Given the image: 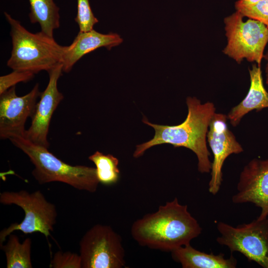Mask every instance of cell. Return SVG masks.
Here are the masks:
<instances>
[{
    "mask_svg": "<svg viewBox=\"0 0 268 268\" xmlns=\"http://www.w3.org/2000/svg\"><path fill=\"white\" fill-rule=\"evenodd\" d=\"M235 7L244 17L259 21L268 27V0H261L255 3L239 0L235 2Z\"/></svg>",
    "mask_w": 268,
    "mask_h": 268,
    "instance_id": "obj_19",
    "label": "cell"
},
{
    "mask_svg": "<svg viewBox=\"0 0 268 268\" xmlns=\"http://www.w3.org/2000/svg\"><path fill=\"white\" fill-rule=\"evenodd\" d=\"M201 231L187 205L181 204L177 198L135 220L131 230L133 239L141 246L170 252L190 244Z\"/></svg>",
    "mask_w": 268,
    "mask_h": 268,
    "instance_id": "obj_2",
    "label": "cell"
},
{
    "mask_svg": "<svg viewBox=\"0 0 268 268\" xmlns=\"http://www.w3.org/2000/svg\"><path fill=\"white\" fill-rule=\"evenodd\" d=\"M122 42L123 39L117 33L102 34L93 29L85 32L79 31L71 44L66 46L63 58V71L69 72L82 57L99 48L110 50Z\"/></svg>",
    "mask_w": 268,
    "mask_h": 268,
    "instance_id": "obj_13",
    "label": "cell"
},
{
    "mask_svg": "<svg viewBox=\"0 0 268 268\" xmlns=\"http://www.w3.org/2000/svg\"><path fill=\"white\" fill-rule=\"evenodd\" d=\"M216 227L220 234L216 238L219 244L227 247L231 253H241L249 261L268 268V217L236 226L219 222Z\"/></svg>",
    "mask_w": 268,
    "mask_h": 268,
    "instance_id": "obj_7",
    "label": "cell"
},
{
    "mask_svg": "<svg viewBox=\"0 0 268 268\" xmlns=\"http://www.w3.org/2000/svg\"><path fill=\"white\" fill-rule=\"evenodd\" d=\"M63 65L60 64L51 69L49 82L44 91L41 92L32 117L31 125L25 131L26 139L32 143L49 148L50 144L47 135L52 116L57 107L63 99L64 96L57 86L58 79L62 74Z\"/></svg>",
    "mask_w": 268,
    "mask_h": 268,
    "instance_id": "obj_12",
    "label": "cell"
},
{
    "mask_svg": "<svg viewBox=\"0 0 268 268\" xmlns=\"http://www.w3.org/2000/svg\"><path fill=\"white\" fill-rule=\"evenodd\" d=\"M232 201L237 204L253 203L261 208L258 219L268 217V158H254L244 167Z\"/></svg>",
    "mask_w": 268,
    "mask_h": 268,
    "instance_id": "obj_11",
    "label": "cell"
},
{
    "mask_svg": "<svg viewBox=\"0 0 268 268\" xmlns=\"http://www.w3.org/2000/svg\"><path fill=\"white\" fill-rule=\"evenodd\" d=\"M10 26L12 48L7 66L13 69L36 74L47 72L63 63L66 46L59 45L54 39L42 31L33 33L20 21L4 13Z\"/></svg>",
    "mask_w": 268,
    "mask_h": 268,
    "instance_id": "obj_3",
    "label": "cell"
},
{
    "mask_svg": "<svg viewBox=\"0 0 268 268\" xmlns=\"http://www.w3.org/2000/svg\"><path fill=\"white\" fill-rule=\"evenodd\" d=\"M31 23H39L41 31L54 37L55 29L60 27L59 8L54 0H29Z\"/></svg>",
    "mask_w": 268,
    "mask_h": 268,
    "instance_id": "obj_16",
    "label": "cell"
},
{
    "mask_svg": "<svg viewBox=\"0 0 268 268\" xmlns=\"http://www.w3.org/2000/svg\"><path fill=\"white\" fill-rule=\"evenodd\" d=\"M50 268H82L79 254L71 252L61 251L55 253L51 260Z\"/></svg>",
    "mask_w": 268,
    "mask_h": 268,
    "instance_id": "obj_21",
    "label": "cell"
},
{
    "mask_svg": "<svg viewBox=\"0 0 268 268\" xmlns=\"http://www.w3.org/2000/svg\"><path fill=\"white\" fill-rule=\"evenodd\" d=\"M8 237L6 243L0 245L6 257V268H32L31 239L27 238L21 243L12 233Z\"/></svg>",
    "mask_w": 268,
    "mask_h": 268,
    "instance_id": "obj_17",
    "label": "cell"
},
{
    "mask_svg": "<svg viewBox=\"0 0 268 268\" xmlns=\"http://www.w3.org/2000/svg\"><path fill=\"white\" fill-rule=\"evenodd\" d=\"M35 74L28 71L13 70L12 72L0 77V94L15 86L19 82H26L32 80Z\"/></svg>",
    "mask_w": 268,
    "mask_h": 268,
    "instance_id": "obj_22",
    "label": "cell"
},
{
    "mask_svg": "<svg viewBox=\"0 0 268 268\" xmlns=\"http://www.w3.org/2000/svg\"><path fill=\"white\" fill-rule=\"evenodd\" d=\"M244 2H246L247 3H256L261 0H240Z\"/></svg>",
    "mask_w": 268,
    "mask_h": 268,
    "instance_id": "obj_24",
    "label": "cell"
},
{
    "mask_svg": "<svg viewBox=\"0 0 268 268\" xmlns=\"http://www.w3.org/2000/svg\"><path fill=\"white\" fill-rule=\"evenodd\" d=\"M188 114L181 124L174 126L161 125L149 122L143 118V123L155 131L150 140L136 145L134 158L142 156L148 149L155 145L170 144L175 147H184L191 150L198 159V170L201 173L210 172L212 162L207 146V134L211 121L216 113L214 104L211 102L201 103L196 97L186 99Z\"/></svg>",
    "mask_w": 268,
    "mask_h": 268,
    "instance_id": "obj_1",
    "label": "cell"
},
{
    "mask_svg": "<svg viewBox=\"0 0 268 268\" xmlns=\"http://www.w3.org/2000/svg\"><path fill=\"white\" fill-rule=\"evenodd\" d=\"M227 115L215 113L209 125L207 141L213 155L208 183V191L213 195L219 192L223 181L222 167L227 158L243 151L242 145L228 128Z\"/></svg>",
    "mask_w": 268,
    "mask_h": 268,
    "instance_id": "obj_10",
    "label": "cell"
},
{
    "mask_svg": "<svg viewBox=\"0 0 268 268\" xmlns=\"http://www.w3.org/2000/svg\"><path fill=\"white\" fill-rule=\"evenodd\" d=\"M41 92L39 83L26 95L18 96L15 86L0 94V138L24 136L27 119L32 118Z\"/></svg>",
    "mask_w": 268,
    "mask_h": 268,
    "instance_id": "obj_9",
    "label": "cell"
},
{
    "mask_svg": "<svg viewBox=\"0 0 268 268\" xmlns=\"http://www.w3.org/2000/svg\"><path fill=\"white\" fill-rule=\"evenodd\" d=\"M95 165L97 178L104 185L116 184L119 180V160L113 155L104 154L98 151L89 156Z\"/></svg>",
    "mask_w": 268,
    "mask_h": 268,
    "instance_id": "obj_18",
    "label": "cell"
},
{
    "mask_svg": "<svg viewBox=\"0 0 268 268\" xmlns=\"http://www.w3.org/2000/svg\"><path fill=\"white\" fill-rule=\"evenodd\" d=\"M9 140L27 155L34 165L32 175L39 184L58 182L79 191L89 193L97 191L100 183L95 168L69 165L51 153L48 148L35 144L23 136Z\"/></svg>",
    "mask_w": 268,
    "mask_h": 268,
    "instance_id": "obj_4",
    "label": "cell"
},
{
    "mask_svg": "<svg viewBox=\"0 0 268 268\" xmlns=\"http://www.w3.org/2000/svg\"><path fill=\"white\" fill-rule=\"evenodd\" d=\"M0 202L4 205H17L24 212L21 222L13 223L0 231V245L14 231H20L25 234L39 232L47 239L51 236L57 222L58 213L56 205L48 201L40 190L32 193L24 190L4 191L0 193Z\"/></svg>",
    "mask_w": 268,
    "mask_h": 268,
    "instance_id": "obj_5",
    "label": "cell"
},
{
    "mask_svg": "<svg viewBox=\"0 0 268 268\" xmlns=\"http://www.w3.org/2000/svg\"><path fill=\"white\" fill-rule=\"evenodd\" d=\"M171 253L173 260L183 268H235L237 265V260L232 255L225 258L223 253H206L190 244L179 247Z\"/></svg>",
    "mask_w": 268,
    "mask_h": 268,
    "instance_id": "obj_15",
    "label": "cell"
},
{
    "mask_svg": "<svg viewBox=\"0 0 268 268\" xmlns=\"http://www.w3.org/2000/svg\"><path fill=\"white\" fill-rule=\"evenodd\" d=\"M264 57L267 61L265 72H266V84L268 87V51L267 52L266 54L264 55Z\"/></svg>",
    "mask_w": 268,
    "mask_h": 268,
    "instance_id": "obj_23",
    "label": "cell"
},
{
    "mask_svg": "<svg viewBox=\"0 0 268 268\" xmlns=\"http://www.w3.org/2000/svg\"><path fill=\"white\" fill-rule=\"evenodd\" d=\"M79 31L85 32L93 29L98 22L90 7L89 0H77V14L74 19Z\"/></svg>",
    "mask_w": 268,
    "mask_h": 268,
    "instance_id": "obj_20",
    "label": "cell"
},
{
    "mask_svg": "<svg viewBox=\"0 0 268 268\" xmlns=\"http://www.w3.org/2000/svg\"><path fill=\"white\" fill-rule=\"evenodd\" d=\"M125 254L121 236L109 225L93 226L79 242L82 268H122Z\"/></svg>",
    "mask_w": 268,
    "mask_h": 268,
    "instance_id": "obj_8",
    "label": "cell"
},
{
    "mask_svg": "<svg viewBox=\"0 0 268 268\" xmlns=\"http://www.w3.org/2000/svg\"><path fill=\"white\" fill-rule=\"evenodd\" d=\"M249 72L250 86L247 95L237 105L232 108L227 115L228 120L234 127L248 113L268 108V92L264 85L261 66L254 64Z\"/></svg>",
    "mask_w": 268,
    "mask_h": 268,
    "instance_id": "obj_14",
    "label": "cell"
},
{
    "mask_svg": "<svg viewBox=\"0 0 268 268\" xmlns=\"http://www.w3.org/2000/svg\"><path fill=\"white\" fill-rule=\"evenodd\" d=\"M244 16L236 11L224 18L227 44L223 52L240 64L244 59L261 66L268 43V27L261 22Z\"/></svg>",
    "mask_w": 268,
    "mask_h": 268,
    "instance_id": "obj_6",
    "label": "cell"
}]
</instances>
